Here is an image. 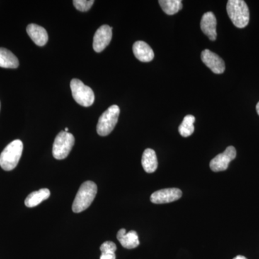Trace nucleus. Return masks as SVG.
Segmentation results:
<instances>
[{"label": "nucleus", "instance_id": "obj_3", "mask_svg": "<svg viewBox=\"0 0 259 259\" xmlns=\"http://www.w3.org/2000/svg\"><path fill=\"white\" fill-rule=\"evenodd\" d=\"M23 144L20 140H15L3 150L0 155V166L5 171L14 169L22 156Z\"/></svg>", "mask_w": 259, "mask_h": 259}, {"label": "nucleus", "instance_id": "obj_18", "mask_svg": "<svg viewBox=\"0 0 259 259\" xmlns=\"http://www.w3.org/2000/svg\"><path fill=\"white\" fill-rule=\"evenodd\" d=\"M158 3L163 11L168 15L177 14L182 8L181 0H160Z\"/></svg>", "mask_w": 259, "mask_h": 259}, {"label": "nucleus", "instance_id": "obj_13", "mask_svg": "<svg viewBox=\"0 0 259 259\" xmlns=\"http://www.w3.org/2000/svg\"><path fill=\"white\" fill-rule=\"evenodd\" d=\"M27 32L32 41L39 47L45 46L49 40V35L46 29L36 24L28 25L27 27Z\"/></svg>", "mask_w": 259, "mask_h": 259}, {"label": "nucleus", "instance_id": "obj_5", "mask_svg": "<svg viewBox=\"0 0 259 259\" xmlns=\"http://www.w3.org/2000/svg\"><path fill=\"white\" fill-rule=\"evenodd\" d=\"M75 139L70 133L61 131L56 136L53 145V156L58 160L64 159L69 156L73 146Z\"/></svg>", "mask_w": 259, "mask_h": 259}, {"label": "nucleus", "instance_id": "obj_15", "mask_svg": "<svg viewBox=\"0 0 259 259\" xmlns=\"http://www.w3.org/2000/svg\"><path fill=\"white\" fill-rule=\"evenodd\" d=\"M143 168L147 173H153L158 168V159L156 152L151 148H147L143 153L142 160Z\"/></svg>", "mask_w": 259, "mask_h": 259}, {"label": "nucleus", "instance_id": "obj_24", "mask_svg": "<svg viewBox=\"0 0 259 259\" xmlns=\"http://www.w3.org/2000/svg\"><path fill=\"white\" fill-rule=\"evenodd\" d=\"M65 132H66V133H68V131H69V129H68V127H66V128H65Z\"/></svg>", "mask_w": 259, "mask_h": 259}, {"label": "nucleus", "instance_id": "obj_12", "mask_svg": "<svg viewBox=\"0 0 259 259\" xmlns=\"http://www.w3.org/2000/svg\"><path fill=\"white\" fill-rule=\"evenodd\" d=\"M133 51L136 59L142 62H150L154 58V52L146 42L139 40L135 42Z\"/></svg>", "mask_w": 259, "mask_h": 259}, {"label": "nucleus", "instance_id": "obj_7", "mask_svg": "<svg viewBox=\"0 0 259 259\" xmlns=\"http://www.w3.org/2000/svg\"><path fill=\"white\" fill-rule=\"evenodd\" d=\"M236 150L233 146H228L226 151L220 153L211 160L209 167L214 172L226 171L229 163L236 157Z\"/></svg>", "mask_w": 259, "mask_h": 259}, {"label": "nucleus", "instance_id": "obj_4", "mask_svg": "<svg viewBox=\"0 0 259 259\" xmlns=\"http://www.w3.org/2000/svg\"><path fill=\"white\" fill-rule=\"evenodd\" d=\"M120 112V107L115 105H112L104 112L97 122V134L100 136H108L115 128Z\"/></svg>", "mask_w": 259, "mask_h": 259}, {"label": "nucleus", "instance_id": "obj_2", "mask_svg": "<svg viewBox=\"0 0 259 259\" xmlns=\"http://www.w3.org/2000/svg\"><path fill=\"white\" fill-rule=\"evenodd\" d=\"M227 13L236 28H245L249 23V9L243 0H229L227 3Z\"/></svg>", "mask_w": 259, "mask_h": 259}, {"label": "nucleus", "instance_id": "obj_11", "mask_svg": "<svg viewBox=\"0 0 259 259\" xmlns=\"http://www.w3.org/2000/svg\"><path fill=\"white\" fill-rule=\"evenodd\" d=\"M202 31L209 37V40H214L217 38V19L212 12L204 13L200 22Z\"/></svg>", "mask_w": 259, "mask_h": 259}, {"label": "nucleus", "instance_id": "obj_22", "mask_svg": "<svg viewBox=\"0 0 259 259\" xmlns=\"http://www.w3.org/2000/svg\"><path fill=\"white\" fill-rule=\"evenodd\" d=\"M233 259H247L245 258V256H243V255H237L236 257H235Z\"/></svg>", "mask_w": 259, "mask_h": 259}, {"label": "nucleus", "instance_id": "obj_10", "mask_svg": "<svg viewBox=\"0 0 259 259\" xmlns=\"http://www.w3.org/2000/svg\"><path fill=\"white\" fill-rule=\"evenodd\" d=\"M182 196V192L178 188H167L153 192L151 196V202L154 204H166L175 202Z\"/></svg>", "mask_w": 259, "mask_h": 259}, {"label": "nucleus", "instance_id": "obj_17", "mask_svg": "<svg viewBox=\"0 0 259 259\" xmlns=\"http://www.w3.org/2000/svg\"><path fill=\"white\" fill-rule=\"evenodd\" d=\"M19 66L18 58L5 48H0V67L16 69Z\"/></svg>", "mask_w": 259, "mask_h": 259}, {"label": "nucleus", "instance_id": "obj_20", "mask_svg": "<svg viewBox=\"0 0 259 259\" xmlns=\"http://www.w3.org/2000/svg\"><path fill=\"white\" fill-rule=\"evenodd\" d=\"M94 3H95L94 0H74L73 1V4L76 10L81 12L88 11L93 6Z\"/></svg>", "mask_w": 259, "mask_h": 259}, {"label": "nucleus", "instance_id": "obj_23", "mask_svg": "<svg viewBox=\"0 0 259 259\" xmlns=\"http://www.w3.org/2000/svg\"><path fill=\"white\" fill-rule=\"evenodd\" d=\"M256 111L257 113H258V115H259V102H258V104L256 105Z\"/></svg>", "mask_w": 259, "mask_h": 259}, {"label": "nucleus", "instance_id": "obj_9", "mask_svg": "<svg viewBox=\"0 0 259 259\" xmlns=\"http://www.w3.org/2000/svg\"><path fill=\"white\" fill-rule=\"evenodd\" d=\"M112 37V28L107 25H102L95 32L93 39V49L97 53L102 52L110 44Z\"/></svg>", "mask_w": 259, "mask_h": 259}, {"label": "nucleus", "instance_id": "obj_21", "mask_svg": "<svg viewBox=\"0 0 259 259\" xmlns=\"http://www.w3.org/2000/svg\"><path fill=\"white\" fill-rule=\"evenodd\" d=\"M102 255L100 259H116L115 252L103 251L101 252Z\"/></svg>", "mask_w": 259, "mask_h": 259}, {"label": "nucleus", "instance_id": "obj_6", "mask_svg": "<svg viewBox=\"0 0 259 259\" xmlns=\"http://www.w3.org/2000/svg\"><path fill=\"white\" fill-rule=\"evenodd\" d=\"M70 87L72 96L79 105L83 107H90L93 105L95 101V94L90 87L77 79L71 80Z\"/></svg>", "mask_w": 259, "mask_h": 259}, {"label": "nucleus", "instance_id": "obj_16", "mask_svg": "<svg viewBox=\"0 0 259 259\" xmlns=\"http://www.w3.org/2000/svg\"><path fill=\"white\" fill-rule=\"evenodd\" d=\"M50 190L47 188L41 189L38 191L32 192L29 194L25 200V206L28 207H36L39 204L41 203L42 201L46 200L50 197Z\"/></svg>", "mask_w": 259, "mask_h": 259}, {"label": "nucleus", "instance_id": "obj_14", "mask_svg": "<svg viewBox=\"0 0 259 259\" xmlns=\"http://www.w3.org/2000/svg\"><path fill=\"white\" fill-rule=\"evenodd\" d=\"M117 238L122 246L127 249L136 248L140 244L139 236H138L137 232L135 231H131L128 233H126L125 229L122 228L117 233Z\"/></svg>", "mask_w": 259, "mask_h": 259}, {"label": "nucleus", "instance_id": "obj_1", "mask_svg": "<svg viewBox=\"0 0 259 259\" xmlns=\"http://www.w3.org/2000/svg\"><path fill=\"white\" fill-rule=\"evenodd\" d=\"M97 193V186L92 181L83 182L73 202V212L79 213L88 208L93 203Z\"/></svg>", "mask_w": 259, "mask_h": 259}, {"label": "nucleus", "instance_id": "obj_19", "mask_svg": "<svg viewBox=\"0 0 259 259\" xmlns=\"http://www.w3.org/2000/svg\"><path fill=\"white\" fill-rule=\"evenodd\" d=\"M195 117L192 115H187L183 119L182 124L179 127V132L182 137H189L193 134L194 131V123Z\"/></svg>", "mask_w": 259, "mask_h": 259}, {"label": "nucleus", "instance_id": "obj_8", "mask_svg": "<svg viewBox=\"0 0 259 259\" xmlns=\"http://www.w3.org/2000/svg\"><path fill=\"white\" fill-rule=\"evenodd\" d=\"M201 59L214 74H223L226 70V64L222 58L209 49H205L202 51L201 54Z\"/></svg>", "mask_w": 259, "mask_h": 259}]
</instances>
